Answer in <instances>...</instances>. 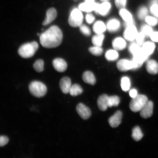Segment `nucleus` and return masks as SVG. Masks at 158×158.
Instances as JSON below:
<instances>
[{"instance_id":"45","label":"nucleus","mask_w":158,"mask_h":158,"mask_svg":"<svg viewBox=\"0 0 158 158\" xmlns=\"http://www.w3.org/2000/svg\"><path fill=\"white\" fill-rule=\"evenodd\" d=\"M87 2H94V0H85Z\"/></svg>"},{"instance_id":"8","label":"nucleus","mask_w":158,"mask_h":158,"mask_svg":"<svg viewBox=\"0 0 158 158\" xmlns=\"http://www.w3.org/2000/svg\"><path fill=\"white\" fill-rule=\"evenodd\" d=\"M120 17L124 22L125 27L130 25L134 24L133 15L128 10L125 8L120 9L119 11Z\"/></svg>"},{"instance_id":"38","label":"nucleus","mask_w":158,"mask_h":158,"mask_svg":"<svg viewBox=\"0 0 158 158\" xmlns=\"http://www.w3.org/2000/svg\"><path fill=\"white\" fill-rule=\"evenodd\" d=\"M85 19L86 22L89 24H92L95 22V17L93 15L90 13H88L86 15Z\"/></svg>"},{"instance_id":"31","label":"nucleus","mask_w":158,"mask_h":158,"mask_svg":"<svg viewBox=\"0 0 158 158\" xmlns=\"http://www.w3.org/2000/svg\"><path fill=\"white\" fill-rule=\"evenodd\" d=\"M153 31L152 27L149 25H143L141 27V32L143 33L145 37H150Z\"/></svg>"},{"instance_id":"14","label":"nucleus","mask_w":158,"mask_h":158,"mask_svg":"<svg viewBox=\"0 0 158 158\" xmlns=\"http://www.w3.org/2000/svg\"><path fill=\"white\" fill-rule=\"evenodd\" d=\"M98 4L95 2H87L80 4L79 5L78 8L82 11L87 13L95 11Z\"/></svg>"},{"instance_id":"18","label":"nucleus","mask_w":158,"mask_h":158,"mask_svg":"<svg viewBox=\"0 0 158 158\" xmlns=\"http://www.w3.org/2000/svg\"><path fill=\"white\" fill-rule=\"evenodd\" d=\"M57 11L54 8L49 9L46 12V17L43 25L44 26L48 25L56 19L57 17Z\"/></svg>"},{"instance_id":"34","label":"nucleus","mask_w":158,"mask_h":158,"mask_svg":"<svg viewBox=\"0 0 158 158\" xmlns=\"http://www.w3.org/2000/svg\"><path fill=\"white\" fill-rule=\"evenodd\" d=\"M33 68L37 72H42L44 69V61L41 59L37 60L33 64Z\"/></svg>"},{"instance_id":"40","label":"nucleus","mask_w":158,"mask_h":158,"mask_svg":"<svg viewBox=\"0 0 158 158\" xmlns=\"http://www.w3.org/2000/svg\"><path fill=\"white\" fill-rule=\"evenodd\" d=\"M150 11L154 16L158 18V5H154L151 6Z\"/></svg>"},{"instance_id":"35","label":"nucleus","mask_w":158,"mask_h":158,"mask_svg":"<svg viewBox=\"0 0 158 158\" xmlns=\"http://www.w3.org/2000/svg\"><path fill=\"white\" fill-rule=\"evenodd\" d=\"M146 23L151 27L155 26L158 23L157 20L152 16L148 15L145 19Z\"/></svg>"},{"instance_id":"3","label":"nucleus","mask_w":158,"mask_h":158,"mask_svg":"<svg viewBox=\"0 0 158 158\" xmlns=\"http://www.w3.org/2000/svg\"><path fill=\"white\" fill-rule=\"evenodd\" d=\"M30 92L35 97L41 98L44 96L47 92V88L43 82L35 81L31 82L29 86Z\"/></svg>"},{"instance_id":"2","label":"nucleus","mask_w":158,"mask_h":158,"mask_svg":"<svg viewBox=\"0 0 158 158\" xmlns=\"http://www.w3.org/2000/svg\"><path fill=\"white\" fill-rule=\"evenodd\" d=\"M39 48V45L36 41L25 43L22 45L19 49V55L24 58L32 57Z\"/></svg>"},{"instance_id":"33","label":"nucleus","mask_w":158,"mask_h":158,"mask_svg":"<svg viewBox=\"0 0 158 158\" xmlns=\"http://www.w3.org/2000/svg\"><path fill=\"white\" fill-rule=\"evenodd\" d=\"M120 102V98L117 96L109 97L108 106L109 107L118 106Z\"/></svg>"},{"instance_id":"41","label":"nucleus","mask_w":158,"mask_h":158,"mask_svg":"<svg viewBox=\"0 0 158 158\" xmlns=\"http://www.w3.org/2000/svg\"><path fill=\"white\" fill-rule=\"evenodd\" d=\"M9 139L7 136L1 135L0 137V146L3 147L9 143Z\"/></svg>"},{"instance_id":"43","label":"nucleus","mask_w":158,"mask_h":158,"mask_svg":"<svg viewBox=\"0 0 158 158\" xmlns=\"http://www.w3.org/2000/svg\"><path fill=\"white\" fill-rule=\"evenodd\" d=\"M138 94L137 90L135 89H132L130 91L129 95L132 98H135Z\"/></svg>"},{"instance_id":"5","label":"nucleus","mask_w":158,"mask_h":158,"mask_svg":"<svg viewBox=\"0 0 158 158\" xmlns=\"http://www.w3.org/2000/svg\"><path fill=\"white\" fill-rule=\"evenodd\" d=\"M148 101L147 97L144 95L138 94L135 98H132L130 104V108L132 111H140Z\"/></svg>"},{"instance_id":"24","label":"nucleus","mask_w":158,"mask_h":158,"mask_svg":"<svg viewBox=\"0 0 158 158\" xmlns=\"http://www.w3.org/2000/svg\"><path fill=\"white\" fill-rule=\"evenodd\" d=\"M105 57L106 60L109 62H114L116 61L119 57L118 51L116 49H110L106 51L105 54Z\"/></svg>"},{"instance_id":"28","label":"nucleus","mask_w":158,"mask_h":158,"mask_svg":"<svg viewBox=\"0 0 158 158\" xmlns=\"http://www.w3.org/2000/svg\"><path fill=\"white\" fill-rule=\"evenodd\" d=\"M121 86L122 90L124 92H127L130 90L131 86V81L128 77H122L121 80Z\"/></svg>"},{"instance_id":"39","label":"nucleus","mask_w":158,"mask_h":158,"mask_svg":"<svg viewBox=\"0 0 158 158\" xmlns=\"http://www.w3.org/2000/svg\"><path fill=\"white\" fill-rule=\"evenodd\" d=\"M127 3V0H115L116 6L120 9L125 8Z\"/></svg>"},{"instance_id":"26","label":"nucleus","mask_w":158,"mask_h":158,"mask_svg":"<svg viewBox=\"0 0 158 158\" xmlns=\"http://www.w3.org/2000/svg\"><path fill=\"white\" fill-rule=\"evenodd\" d=\"M128 51L132 56H134L141 52L142 47L136 42H132L128 47Z\"/></svg>"},{"instance_id":"25","label":"nucleus","mask_w":158,"mask_h":158,"mask_svg":"<svg viewBox=\"0 0 158 158\" xmlns=\"http://www.w3.org/2000/svg\"><path fill=\"white\" fill-rule=\"evenodd\" d=\"M105 39V35L103 34H96L93 36L92 42L94 45L102 47Z\"/></svg>"},{"instance_id":"11","label":"nucleus","mask_w":158,"mask_h":158,"mask_svg":"<svg viewBox=\"0 0 158 158\" xmlns=\"http://www.w3.org/2000/svg\"><path fill=\"white\" fill-rule=\"evenodd\" d=\"M106 28L110 32H117L121 27V23L119 20L116 18L110 19L106 23Z\"/></svg>"},{"instance_id":"44","label":"nucleus","mask_w":158,"mask_h":158,"mask_svg":"<svg viewBox=\"0 0 158 158\" xmlns=\"http://www.w3.org/2000/svg\"><path fill=\"white\" fill-rule=\"evenodd\" d=\"M156 4L158 5V0H151L150 2V5L151 6Z\"/></svg>"},{"instance_id":"27","label":"nucleus","mask_w":158,"mask_h":158,"mask_svg":"<svg viewBox=\"0 0 158 158\" xmlns=\"http://www.w3.org/2000/svg\"><path fill=\"white\" fill-rule=\"evenodd\" d=\"M143 137V134L138 126L134 127L132 130V137L135 141H138L141 140Z\"/></svg>"},{"instance_id":"36","label":"nucleus","mask_w":158,"mask_h":158,"mask_svg":"<svg viewBox=\"0 0 158 158\" xmlns=\"http://www.w3.org/2000/svg\"><path fill=\"white\" fill-rule=\"evenodd\" d=\"M80 30L83 34L86 36H89L91 34V31L87 26L82 24L80 27Z\"/></svg>"},{"instance_id":"22","label":"nucleus","mask_w":158,"mask_h":158,"mask_svg":"<svg viewBox=\"0 0 158 158\" xmlns=\"http://www.w3.org/2000/svg\"><path fill=\"white\" fill-rule=\"evenodd\" d=\"M142 50L145 54L149 56L154 52L155 49V45L154 43L152 41H147L144 42L142 45Z\"/></svg>"},{"instance_id":"17","label":"nucleus","mask_w":158,"mask_h":158,"mask_svg":"<svg viewBox=\"0 0 158 158\" xmlns=\"http://www.w3.org/2000/svg\"><path fill=\"white\" fill-rule=\"evenodd\" d=\"M122 118L121 111H118L109 119V123L111 127L115 128L118 127L121 123Z\"/></svg>"},{"instance_id":"46","label":"nucleus","mask_w":158,"mask_h":158,"mask_svg":"<svg viewBox=\"0 0 158 158\" xmlns=\"http://www.w3.org/2000/svg\"><path fill=\"white\" fill-rule=\"evenodd\" d=\"M101 1L104 2H107L108 0H100Z\"/></svg>"},{"instance_id":"47","label":"nucleus","mask_w":158,"mask_h":158,"mask_svg":"<svg viewBox=\"0 0 158 158\" xmlns=\"http://www.w3.org/2000/svg\"><path fill=\"white\" fill-rule=\"evenodd\" d=\"M157 21H158V19Z\"/></svg>"},{"instance_id":"23","label":"nucleus","mask_w":158,"mask_h":158,"mask_svg":"<svg viewBox=\"0 0 158 158\" xmlns=\"http://www.w3.org/2000/svg\"><path fill=\"white\" fill-rule=\"evenodd\" d=\"M83 80L85 82L94 85L96 83V78L93 73L89 71H86L82 75Z\"/></svg>"},{"instance_id":"30","label":"nucleus","mask_w":158,"mask_h":158,"mask_svg":"<svg viewBox=\"0 0 158 158\" xmlns=\"http://www.w3.org/2000/svg\"><path fill=\"white\" fill-rule=\"evenodd\" d=\"M89 52L90 54L96 56H99L103 52V49L102 47L95 46L90 47L89 48Z\"/></svg>"},{"instance_id":"1","label":"nucleus","mask_w":158,"mask_h":158,"mask_svg":"<svg viewBox=\"0 0 158 158\" xmlns=\"http://www.w3.org/2000/svg\"><path fill=\"white\" fill-rule=\"evenodd\" d=\"M63 37L60 29L57 26L53 25L40 35V41L44 48H54L61 44Z\"/></svg>"},{"instance_id":"4","label":"nucleus","mask_w":158,"mask_h":158,"mask_svg":"<svg viewBox=\"0 0 158 158\" xmlns=\"http://www.w3.org/2000/svg\"><path fill=\"white\" fill-rule=\"evenodd\" d=\"M84 16L82 11L79 8H74L71 12L68 19V23L70 26L76 27L82 24Z\"/></svg>"},{"instance_id":"16","label":"nucleus","mask_w":158,"mask_h":158,"mask_svg":"<svg viewBox=\"0 0 158 158\" xmlns=\"http://www.w3.org/2000/svg\"><path fill=\"white\" fill-rule=\"evenodd\" d=\"M59 86L63 93L68 94L69 93L72 86L71 79L68 77H64L61 79L59 83Z\"/></svg>"},{"instance_id":"6","label":"nucleus","mask_w":158,"mask_h":158,"mask_svg":"<svg viewBox=\"0 0 158 158\" xmlns=\"http://www.w3.org/2000/svg\"><path fill=\"white\" fill-rule=\"evenodd\" d=\"M123 33V37L126 40L133 42L135 40L138 33L137 27L134 24L130 25L125 27Z\"/></svg>"},{"instance_id":"32","label":"nucleus","mask_w":158,"mask_h":158,"mask_svg":"<svg viewBox=\"0 0 158 158\" xmlns=\"http://www.w3.org/2000/svg\"><path fill=\"white\" fill-rule=\"evenodd\" d=\"M149 11L147 7L142 6L138 10L137 16L138 18L140 20L145 19L146 17L148 16Z\"/></svg>"},{"instance_id":"37","label":"nucleus","mask_w":158,"mask_h":158,"mask_svg":"<svg viewBox=\"0 0 158 158\" xmlns=\"http://www.w3.org/2000/svg\"><path fill=\"white\" fill-rule=\"evenodd\" d=\"M145 35L142 32H138L135 39L136 42L138 44L142 46L145 42L144 41H145Z\"/></svg>"},{"instance_id":"20","label":"nucleus","mask_w":158,"mask_h":158,"mask_svg":"<svg viewBox=\"0 0 158 158\" xmlns=\"http://www.w3.org/2000/svg\"><path fill=\"white\" fill-rule=\"evenodd\" d=\"M109 96L106 94L102 95L99 97L98 100V105L99 109L102 111H105L108 106Z\"/></svg>"},{"instance_id":"42","label":"nucleus","mask_w":158,"mask_h":158,"mask_svg":"<svg viewBox=\"0 0 158 158\" xmlns=\"http://www.w3.org/2000/svg\"><path fill=\"white\" fill-rule=\"evenodd\" d=\"M150 37L154 42H158V31H153Z\"/></svg>"},{"instance_id":"21","label":"nucleus","mask_w":158,"mask_h":158,"mask_svg":"<svg viewBox=\"0 0 158 158\" xmlns=\"http://www.w3.org/2000/svg\"><path fill=\"white\" fill-rule=\"evenodd\" d=\"M146 68L148 72L150 74L155 75L158 73V63L155 60H148Z\"/></svg>"},{"instance_id":"12","label":"nucleus","mask_w":158,"mask_h":158,"mask_svg":"<svg viewBox=\"0 0 158 158\" xmlns=\"http://www.w3.org/2000/svg\"><path fill=\"white\" fill-rule=\"evenodd\" d=\"M153 102L151 101L148 100L147 104L140 110V115L144 118L151 117L153 114Z\"/></svg>"},{"instance_id":"13","label":"nucleus","mask_w":158,"mask_h":158,"mask_svg":"<svg viewBox=\"0 0 158 158\" xmlns=\"http://www.w3.org/2000/svg\"><path fill=\"white\" fill-rule=\"evenodd\" d=\"M126 41L124 37H116L112 41V46L114 49L118 51L123 50L127 47Z\"/></svg>"},{"instance_id":"29","label":"nucleus","mask_w":158,"mask_h":158,"mask_svg":"<svg viewBox=\"0 0 158 158\" xmlns=\"http://www.w3.org/2000/svg\"><path fill=\"white\" fill-rule=\"evenodd\" d=\"M83 91V90L80 85L75 84L71 87L69 93L72 96H76L82 94Z\"/></svg>"},{"instance_id":"10","label":"nucleus","mask_w":158,"mask_h":158,"mask_svg":"<svg viewBox=\"0 0 158 158\" xmlns=\"http://www.w3.org/2000/svg\"><path fill=\"white\" fill-rule=\"evenodd\" d=\"M76 110L79 116L83 119H87L91 115L90 109L82 103H79L77 106Z\"/></svg>"},{"instance_id":"15","label":"nucleus","mask_w":158,"mask_h":158,"mask_svg":"<svg viewBox=\"0 0 158 158\" xmlns=\"http://www.w3.org/2000/svg\"><path fill=\"white\" fill-rule=\"evenodd\" d=\"M55 70L59 72H64L66 70L68 65L64 59L58 58L54 59L52 62Z\"/></svg>"},{"instance_id":"19","label":"nucleus","mask_w":158,"mask_h":158,"mask_svg":"<svg viewBox=\"0 0 158 158\" xmlns=\"http://www.w3.org/2000/svg\"><path fill=\"white\" fill-rule=\"evenodd\" d=\"M93 30L95 34H103L107 30L106 24L102 21L95 22L93 26Z\"/></svg>"},{"instance_id":"9","label":"nucleus","mask_w":158,"mask_h":158,"mask_svg":"<svg viewBox=\"0 0 158 158\" xmlns=\"http://www.w3.org/2000/svg\"><path fill=\"white\" fill-rule=\"evenodd\" d=\"M111 8V4L108 1L104 2L100 4L98 3L94 11L97 14L105 16L110 12Z\"/></svg>"},{"instance_id":"7","label":"nucleus","mask_w":158,"mask_h":158,"mask_svg":"<svg viewBox=\"0 0 158 158\" xmlns=\"http://www.w3.org/2000/svg\"><path fill=\"white\" fill-rule=\"evenodd\" d=\"M116 66L120 72H125L130 70H134L133 60L127 59H122L118 60Z\"/></svg>"}]
</instances>
